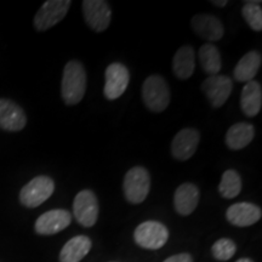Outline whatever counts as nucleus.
I'll return each instance as SVG.
<instances>
[{"mask_svg": "<svg viewBox=\"0 0 262 262\" xmlns=\"http://www.w3.org/2000/svg\"><path fill=\"white\" fill-rule=\"evenodd\" d=\"M235 262H254V261L250 260V258H248V257H243V258H239V260H237Z\"/></svg>", "mask_w": 262, "mask_h": 262, "instance_id": "28", "label": "nucleus"}, {"mask_svg": "<svg viewBox=\"0 0 262 262\" xmlns=\"http://www.w3.org/2000/svg\"><path fill=\"white\" fill-rule=\"evenodd\" d=\"M83 15L85 21L93 31L101 33L106 31L112 19V11L104 0H85L83 2Z\"/></svg>", "mask_w": 262, "mask_h": 262, "instance_id": "9", "label": "nucleus"}, {"mask_svg": "<svg viewBox=\"0 0 262 262\" xmlns=\"http://www.w3.org/2000/svg\"><path fill=\"white\" fill-rule=\"evenodd\" d=\"M262 107V89L257 81H249L244 85L241 95V108L247 117H255Z\"/></svg>", "mask_w": 262, "mask_h": 262, "instance_id": "18", "label": "nucleus"}, {"mask_svg": "<svg viewBox=\"0 0 262 262\" xmlns=\"http://www.w3.org/2000/svg\"><path fill=\"white\" fill-rule=\"evenodd\" d=\"M86 90V72L81 62L72 60L64 66L61 83L62 100L68 106H74L83 100Z\"/></svg>", "mask_w": 262, "mask_h": 262, "instance_id": "1", "label": "nucleus"}, {"mask_svg": "<svg viewBox=\"0 0 262 262\" xmlns=\"http://www.w3.org/2000/svg\"><path fill=\"white\" fill-rule=\"evenodd\" d=\"M262 57L257 51H249L235 64L233 75L239 83H249L255 78L261 67Z\"/></svg>", "mask_w": 262, "mask_h": 262, "instance_id": "17", "label": "nucleus"}, {"mask_svg": "<svg viewBox=\"0 0 262 262\" xmlns=\"http://www.w3.org/2000/svg\"><path fill=\"white\" fill-rule=\"evenodd\" d=\"M104 78H106V84H104L103 94L108 100H117L122 96L130 81L127 68L118 62L108 66Z\"/></svg>", "mask_w": 262, "mask_h": 262, "instance_id": "10", "label": "nucleus"}, {"mask_svg": "<svg viewBox=\"0 0 262 262\" xmlns=\"http://www.w3.org/2000/svg\"><path fill=\"white\" fill-rule=\"evenodd\" d=\"M27 124L25 111L14 101L0 98V129L5 131H21Z\"/></svg>", "mask_w": 262, "mask_h": 262, "instance_id": "13", "label": "nucleus"}, {"mask_svg": "<svg viewBox=\"0 0 262 262\" xmlns=\"http://www.w3.org/2000/svg\"><path fill=\"white\" fill-rule=\"evenodd\" d=\"M164 262H193V257L187 253H182L178 255H172L164 260Z\"/></svg>", "mask_w": 262, "mask_h": 262, "instance_id": "26", "label": "nucleus"}, {"mask_svg": "<svg viewBox=\"0 0 262 262\" xmlns=\"http://www.w3.org/2000/svg\"><path fill=\"white\" fill-rule=\"evenodd\" d=\"M199 63L203 71L209 75H216L222 68L220 51L214 44H204L198 52Z\"/></svg>", "mask_w": 262, "mask_h": 262, "instance_id": "22", "label": "nucleus"}, {"mask_svg": "<svg viewBox=\"0 0 262 262\" xmlns=\"http://www.w3.org/2000/svg\"><path fill=\"white\" fill-rule=\"evenodd\" d=\"M142 98L146 107L152 112L165 111L170 102V89L166 80L160 75H149L142 85Z\"/></svg>", "mask_w": 262, "mask_h": 262, "instance_id": "2", "label": "nucleus"}, {"mask_svg": "<svg viewBox=\"0 0 262 262\" xmlns=\"http://www.w3.org/2000/svg\"><path fill=\"white\" fill-rule=\"evenodd\" d=\"M242 191V179L235 170H226L219 185V193L225 199H233Z\"/></svg>", "mask_w": 262, "mask_h": 262, "instance_id": "23", "label": "nucleus"}, {"mask_svg": "<svg viewBox=\"0 0 262 262\" xmlns=\"http://www.w3.org/2000/svg\"><path fill=\"white\" fill-rule=\"evenodd\" d=\"M199 188L194 183L186 182L179 186L173 194V205L178 214L182 216L191 215L199 203Z\"/></svg>", "mask_w": 262, "mask_h": 262, "instance_id": "16", "label": "nucleus"}, {"mask_svg": "<svg viewBox=\"0 0 262 262\" xmlns=\"http://www.w3.org/2000/svg\"><path fill=\"white\" fill-rule=\"evenodd\" d=\"M172 70L176 77L186 80L192 77L195 70V52L189 45H183L176 51L172 60Z\"/></svg>", "mask_w": 262, "mask_h": 262, "instance_id": "20", "label": "nucleus"}, {"mask_svg": "<svg viewBox=\"0 0 262 262\" xmlns=\"http://www.w3.org/2000/svg\"><path fill=\"white\" fill-rule=\"evenodd\" d=\"M192 28L196 35L208 41H217L224 37L225 28L217 17L208 14H198L192 18Z\"/></svg>", "mask_w": 262, "mask_h": 262, "instance_id": "15", "label": "nucleus"}, {"mask_svg": "<svg viewBox=\"0 0 262 262\" xmlns=\"http://www.w3.org/2000/svg\"><path fill=\"white\" fill-rule=\"evenodd\" d=\"M211 3L215 6H217V8H225V6L228 4L227 0H222V2H219V0H214V2H211Z\"/></svg>", "mask_w": 262, "mask_h": 262, "instance_id": "27", "label": "nucleus"}, {"mask_svg": "<svg viewBox=\"0 0 262 262\" xmlns=\"http://www.w3.org/2000/svg\"><path fill=\"white\" fill-rule=\"evenodd\" d=\"M100 212L97 196L90 189H83L75 195L73 202V215L78 224L83 227H93L96 224Z\"/></svg>", "mask_w": 262, "mask_h": 262, "instance_id": "7", "label": "nucleus"}, {"mask_svg": "<svg viewBox=\"0 0 262 262\" xmlns=\"http://www.w3.org/2000/svg\"><path fill=\"white\" fill-rule=\"evenodd\" d=\"M233 83L228 77L221 74L209 75L203 81L202 90L212 107L220 108L231 96Z\"/></svg>", "mask_w": 262, "mask_h": 262, "instance_id": "8", "label": "nucleus"}, {"mask_svg": "<svg viewBox=\"0 0 262 262\" xmlns=\"http://www.w3.org/2000/svg\"><path fill=\"white\" fill-rule=\"evenodd\" d=\"M235 251H237V245L229 238L219 239L211 248L212 256L217 261H228L234 256Z\"/></svg>", "mask_w": 262, "mask_h": 262, "instance_id": "25", "label": "nucleus"}, {"mask_svg": "<svg viewBox=\"0 0 262 262\" xmlns=\"http://www.w3.org/2000/svg\"><path fill=\"white\" fill-rule=\"evenodd\" d=\"M72 222V214L64 209H54L39 216L34 229L40 235H52L67 228Z\"/></svg>", "mask_w": 262, "mask_h": 262, "instance_id": "11", "label": "nucleus"}, {"mask_svg": "<svg viewBox=\"0 0 262 262\" xmlns=\"http://www.w3.org/2000/svg\"><path fill=\"white\" fill-rule=\"evenodd\" d=\"M91 245L93 243L86 235L73 237L61 249L60 262H80L89 254Z\"/></svg>", "mask_w": 262, "mask_h": 262, "instance_id": "19", "label": "nucleus"}, {"mask_svg": "<svg viewBox=\"0 0 262 262\" xmlns=\"http://www.w3.org/2000/svg\"><path fill=\"white\" fill-rule=\"evenodd\" d=\"M260 4L261 2H245L242 9L245 22L255 32L262 31V9Z\"/></svg>", "mask_w": 262, "mask_h": 262, "instance_id": "24", "label": "nucleus"}, {"mask_svg": "<svg viewBox=\"0 0 262 262\" xmlns=\"http://www.w3.org/2000/svg\"><path fill=\"white\" fill-rule=\"evenodd\" d=\"M72 3L70 0H48L34 16L33 24L38 31H47L60 24L67 15Z\"/></svg>", "mask_w": 262, "mask_h": 262, "instance_id": "6", "label": "nucleus"}, {"mask_svg": "<svg viewBox=\"0 0 262 262\" xmlns=\"http://www.w3.org/2000/svg\"><path fill=\"white\" fill-rule=\"evenodd\" d=\"M124 195L131 204L145 202L150 189L149 173L142 166H134L126 172L123 182Z\"/></svg>", "mask_w": 262, "mask_h": 262, "instance_id": "3", "label": "nucleus"}, {"mask_svg": "<svg viewBox=\"0 0 262 262\" xmlns=\"http://www.w3.org/2000/svg\"><path fill=\"white\" fill-rule=\"evenodd\" d=\"M255 136V127L249 123H237L226 134V145L229 149L239 150L250 145Z\"/></svg>", "mask_w": 262, "mask_h": 262, "instance_id": "21", "label": "nucleus"}, {"mask_svg": "<svg viewBox=\"0 0 262 262\" xmlns=\"http://www.w3.org/2000/svg\"><path fill=\"white\" fill-rule=\"evenodd\" d=\"M262 211L260 206L253 203H237L231 205L226 211V219L229 224L237 227H248L260 221Z\"/></svg>", "mask_w": 262, "mask_h": 262, "instance_id": "14", "label": "nucleus"}, {"mask_svg": "<svg viewBox=\"0 0 262 262\" xmlns=\"http://www.w3.org/2000/svg\"><path fill=\"white\" fill-rule=\"evenodd\" d=\"M201 141V134L196 129L187 127L180 130L171 142V155L176 160L186 162L194 155Z\"/></svg>", "mask_w": 262, "mask_h": 262, "instance_id": "12", "label": "nucleus"}, {"mask_svg": "<svg viewBox=\"0 0 262 262\" xmlns=\"http://www.w3.org/2000/svg\"><path fill=\"white\" fill-rule=\"evenodd\" d=\"M134 239L141 248L157 250L166 244L169 239V231L158 221H145L136 227Z\"/></svg>", "mask_w": 262, "mask_h": 262, "instance_id": "5", "label": "nucleus"}, {"mask_svg": "<svg viewBox=\"0 0 262 262\" xmlns=\"http://www.w3.org/2000/svg\"><path fill=\"white\" fill-rule=\"evenodd\" d=\"M55 191L54 180L49 176H37L24 186L19 192V202L26 208L34 209L47 202Z\"/></svg>", "mask_w": 262, "mask_h": 262, "instance_id": "4", "label": "nucleus"}]
</instances>
